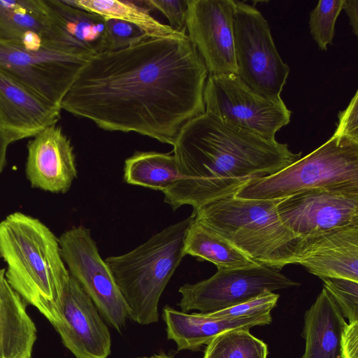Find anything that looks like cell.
Returning a JSON list of instances; mask_svg holds the SVG:
<instances>
[{"label":"cell","instance_id":"836d02e7","mask_svg":"<svg viewBox=\"0 0 358 358\" xmlns=\"http://www.w3.org/2000/svg\"><path fill=\"white\" fill-rule=\"evenodd\" d=\"M343 10L349 17L350 24L355 35L358 34V1L345 0Z\"/></svg>","mask_w":358,"mask_h":358},{"label":"cell","instance_id":"8fae6325","mask_svg":"<svg viewBox=\"0 0 358 358\" xmlns=\"http://www.w3.org/2000/svg\"><path fill=\"white\" fill-rule=\"evenodd\" d=\"M90 59L45 47L27 49L0 38V70L59 108Z\"/></svg>","mask_w":358,"mask_h":358},{"label":"cell","instance_id":"9c48e42d","mask_svg":"<svg viewBox=\"0 0 358 358\" xmlns=\"http://www.w3.org/2000/svg\"><path fill=\"white\" fill-rule=\"evenodd\" d=\"M58 239L70 275L105 320L120 332L129 318V309L110 268L99 255L90 230L83 226L73 227Z\"/></svg>","mask_w":358,"mask_h":358},{"label":"cell","instance_id":"e0dca14e","mask_svg":"<svg viewBox=\"0 0 358 358\" xmlns=\"http://www.w3.org/2000/svg\"><path fill=\"white\" fill-rule=\"evenodd\" d=\"M26 175L33 187L67 192L77 178L73 148L59 127L52 125L38 133L27 145Z\"/></svg>","mask_w":358,"mask_h":358},{"label":"cell","instance_id":"d6a6232c","mask_svg":"<svg viewBox=\"0 0 358 358\" xmlns=\"http://www.w3.org/2000/svg\"><path fill=\"white\" fill-rule=\"evenodd\" d=\"M341 345L343 358H358V322L346 324Z\"/></svg>","mask_w":358,"mask_h":358},{"label":"cell","instance_id":"5b68a950","mask_svg":"<svg viewBox=\"0 0 358 358\" xmlns=\"http://www.w3.org/2000/svg\"><path fill=\"white\" fill-rule=\"evenodd\" d=\"M194 215L151 236L131 251L105 262L126 301L129 318L147 325L159 320L162 294L181 262Z\"/></svg>","mask_w":358,"mask_h":358},{"label":"cell","instance_id":"30bf717a","mask_svg":"<svg viewBox=\"0 0 358 358\" xmlns=\"http://www.w3.org/2000/svg\"><path fill=\"white\" fill-rule=\"evenodd\" d=\"M280 271L262 264L217 268L206 280L181 286L178 290L181 294L179 306L184 313L194 310L212 313L248 301L265 291L274 292L300 285Z\"/></svg>","mask_w":358,"mask_h":358},{"label":"cell","instance_id":"7a4b0ae2","mask_svg":"<svg viewBox=\"0 0 358 358\" xmlns=\"http://www.w3.org/2000/svg\"><path fill=\"white\" fill-rule=\"evenodd\" d=\"M181 178L164 191L173 210L234 194L248 182L274 174L301 158L287 144L264 138L205 113L187 122L173 144Z\"/></svg>","mask_w":358,"mask_h":358},{"label":"cell","instance_id":"603a6c76","mask_svg":"<svg viewBox=\"0 0 358 358\" xmlns=\"http://www.w3.org/2000/svg\"><path fill=\"white\" fill-rule=\"evenodd\" d=\"M73 7L100 15L105 18H117L133 23L151 38L183 39L186 32L173 29L170 25L160 22L150 14L143 1L117 0H64ZM144 3V2H143Z\"/></svg>","mask_w":358,"mask_h":358},{"label":"cell","instance_id":"cb8c5ba5","mask_svg":"<svg viewBox=\"0 0 358 358\" xmlns=\"http://www.w3.org/2000/svg\"><path fill=\"white\" fill-rule=\"evenodd\" d=\"M184 253L210 262L217 268H238L259 264L194 217L186 234Z\"/></svg>","mask_w":358,"mask_h":358},{"label":"cell","instance_id":"f1b7e54d","mask_svg":"<svg viewBox=\"0 0 358 358\" xmlns=\"http://www.w3.org/2000/svg\"><path fill=\"white\" fill-rule=\"evenodd\" d=\"M106 51L124 49L150 38L137 25L117 18H105Z\"/></svg>","mask_w":358,"mask_h":358},{"label":"cell","instance_id":"44dd1931","mask_svg":"<svg viewBox=\"0 0 358 358\" xmlns=\"http://www.w3.org/2000/svg\"><path fill=\"white\" fill-rule=\"evenodd\" d=\"M26 302L10 286L0 268V358H31L36 327Z\"/></svg>","mask_w":358,"mask_h":358},{"label":"cell","instance_id":"277c9868","mask_svg":"<svg viewBox=\"0 0 358 358\" xmlns=\"http://www.w3.org/2000/svg\"><path fill=\"white\" fill-rule=\"evenodd\" d=\"M279 200L242 199L232 194L192 214L255 262L280 270L294 264L301 238L281 221L276 208Z\"/></svg>","mask_w":358,"mask_h":358},{"label":"cell","instance_id":"7402d4cb","mask_svg":"<svg viewBox=\"0 0 358 358\" xmlns=\"http://www.w3.org/2000/svg\"><path fill=\"white\" fill-rule=\"evenodd\" d=\"M48 17L43 0H0V38L27 49L43 47Z\"/></svg>","mask_w":358,"mask_h":358},{"label":"cell","instance_id":"83f0119b","mask_svg":"<svg viewBox=\"0 0 358 358\" xmlns=\"http://www.w3.org/2000/svg\"><path fill=\"white\" fill-rule=\"evenodd\" d=\"M324 285L348 323L358 322V282L338 278H322Z\"/></svg>","mask_w":358,"mask_h":358},{"label":"cell","instance_id":"8992f818","mask_svg":"<svg viewBox=\"0 0 358 358\" xmlns=\"http://www.w3.org/2000/svg\"><path fill=\"white\" fill-rule=\"evenodd\" d=\"M321 189L358 194V141L334 133L318 148L281 171L254 179L234 195L275 200Z\"/></svg>","mask_w":358,"mask_h":358},{"label":"cell","instance_id":"2e32d148","mask_svg":"<svg viewBox=\"0 0 358 358\" xmlns=\"http://www.w3.org/2000/svg\"><path fill=\"white\" fill-rule=\"evenodd\" d=\"M294 264L321 279L358 282V224L301 238Z\"/></svg>","mask_w":358,"mask_h":358},{"label":"cell","instance_id":"e575fe53","mask_svg":"<svg viewBox=\"0 0 358 358\" xmlns=\"http://www.w3.org/2000/svg\"><path fill=\"white\" fill-rule=\"evenodd\" d=\"M9 142L0 128V174L6 164V151Z\"/></svg>","mask_w":358,"mask_h":358},{"label":"cell","instance_id":"4fadbf2b","mask_svg":"<svg viewBox=\"0 0 358 358\" xmlns=\"http://www.w3.org/2000/svg\"><path fill=\"white\" fill-rule=\"evenodd\" d=\"M276 208L284 225L299 238L358 224L355 193L308 189L280 199Z\"/></svg>","mask_w":358,"mask_h":358},{"label":"cell","instance_id":"d4e9b609","mask_svg":"<svg viewBox=\"0 0 358 358\" xmlns=\"http://www.w3.org/2000/svg\"><path fill=\"white\" fill-rule=\"evenodd\" d=\"M180 178L176 159L169 152H136L124 162V180L130 185L163 192Z\"/></svg>","mask_w":358,"mask_h":358},{"label":"cell","instance_id":"3957f363","mask_svg":"<svg viewBox=\"0 0 358 358\" xmlns=\"http://www.w3.org/2000/svg\"><path fill=\"white\" fill-rule=\"evenodd\" d=\"M0 256L10 286L55 327L71 276L59 239L38 219L15 212L0 222Z\"/></svg>","mask_w":358,"mask_h":358},{"label":"cell","instance_id":"6da1fadb","mask_svg":"<svg viewBox=\"0 0 358 358\" xmlns=\"http://www.w3.org/2000/svg\"><path fill=\"white\" fill-rule=\"evenodd\" d=\"M208 76L189 37H150L92 57L61 108L103 130L133 131L173 145L182 127L205 113Z\"/></svg>","mask_w":358,"mask_h":358},{"label":"cell","instance_id":"d590c367","mask_svg":"<svg viewBox=\"0 0 358 358\" xmlns=\"http://www.w3.org/2000/svg\"><path fill=\"white\" fill-rule=\"evenodd\" d=\"M134 358H174L170 355H168L164 352L159 354H154L151 356H143V357H138Z\"/></svg>","mask_w":358,"mask_h":358},{"label":"cell","instance_id":"4dcf8cb0","mask_svg":"<svg viewBox=\"0 0 358 358\" xmlns=\"http://www.w3.org/2000/svg\"><path fill=\"white\" fill-rule=\"evenodd\" d=\"M143 2L149 8L161 12L173 29L186 32L187 0H145Z\"/></svg>","mask_w":358,"mask_h":358},{"label":"cell","instance_id":"8d00e7d4","mask_svg":"<svg viewBox=\"0 0 358 358\" xmlns=\"http://www.w3.org/2000/svg\"><path fill=\"white\" fill-rule=\"evenodd\" d=\"M0 258H1V256H0Z\"/></svg>","mask_w":358,"mask_h":358},{"label":"cell","instance_id":"5bb4252c","mask_svg":"<svg viewBox=\"0 0 358 358\" xmlns=\"http://www.w3.org/2000/svg\"><path fill=\"white\" fill-rule=\"evenodd\" d=\"M54 328L76 358H107L110 354L109 329L94 303L71 275L60 321Z\"/></svg>","mask_w":358,"mask_h":358},{"label":"cell","instance_id":"7c38bea8","mask_svg":"<svg viewBox=\"0 0 358 358\" xmlns=\"http://www.w3.org/2000/svg\"><path fill=\"white\" fill-rule=\"evenodd\" d=\"M234 0H187V36L209 75L237 74Z\"/></svg>","mask_w":358,"mask_h":358},{"label":"cell","instance_id":"ffe728a7","mask_svg":"<svg viewBox=\"0 0 358 358\" xmlns=\"http://www.w3.org/2000/svg\"><path fill=\"white\" fill-rule=\"evenodd\" d=\"M348 323L339 307L323 287L304 315L305 351L301 358H343L341 337Z\"/></svg>","mask_w":358,"mask_h":358},{"label":"cell","instance_id":"1f68e13d","mask_svg":"<svg viewBox=\"0 0 358 358\" xmlns=\"http://www.w3.org/2000/svg\"><path fill=\"white\" fill-rule=\"evenodd\" d=\"M335 134L358 141V92L356 91L348 107L338 114Z\"/></svg>","mask_w":358,"mask_h":358},{"label":"cell","instance_id":"9a60e30c","mask_svg":"<svg viewBox=\"0 0 358 358\" xmlns=\"http://www.w3.org/2000/svg\"><path fill=\"white\" fill-rule=\"evenodd\" d=\"M48 28L45 47L91 59L106 51L104 17L69 5L64 0H43Z\"/></svg>","mask_w":358,"mask_h":358},{"label":"cell","instance_id":"ba28073f","mask_svg":"<svg viewBox=\"0 0 358 358\" xmlns=\"http://www.w3.org/2000/svg\"><path fill=\"white\" fill-rule=\"evenodd\" d=\"M206 112L224 123L275 140L292 111L283 101H273L252 90L235 73L209 75L203 90Z\"/></svg>","mask_w":358,"mask_h":358},{"label":"cell","instance_id":"ac0fdd59","mask_svg":"<svg viewBox=\"0 0 358 358\" xmlns=\"http://www.w3.org/2000/svg\"><path fill=\"white\" fill-rule=\"evenodd\" d=\"M61 110L0 70V128L9 143L56 124Z\"/></svg>","mask_w":358,"mask_h":358},{"label":"cell","instance_id":"484cf974","mask_svg":"<svg viewBox=\"0 0 358 358\" xmlns=\"http://www.w3.org/2000/svg\"><path fill=\"white\" fill-rule=\"evenodd\" d=\"M203 358H267V345L247 329L224 331L207 345Z\"/></svg>","mask_w":358,"mask_h":358},{"label":"cell","instance_id":"d6986e66","mask_svg":"<svg viewBox=\"0 0 358 358\" xmlns=\"http://www.w3.org/2000/svg\"><path fill=\"white\" fill-rule=\"evenodd\" d=\"M162 318L167 338L177 350H196L217 335L232 329H247L271 324V313L238 317H218L209 313H187L169 306L163 308Z\"/></svg>","mask_w":358,"mask_h":358},{"label":"cell","instance_id":"f546056e","mask_svg":"<svg viewBox=\"0 0 358 358\" xmlns=\"http://www.w3.org/2000/svg\"><path fill=\"white\" fill-rule=\"evenodd\" d=\"M279 297L278 294L265 291L248 301L209 313L218 317H238L271 313Z\"/></svg>","mask_w":358,"mask_h":358},{"label":"cell","instance_id":"4316f807","mask_svg":"<svg viewBox=\"0 0 358 358\" xmlns=\"http://www.w3.org/2000/svg\"><path fill=\"white\" fill-rule=\"evenodd\" d=\"M345 0H321L310 12L309 27L310 34L322 50L332 44L335 24L343 10Z\"/></svg>","mask_w":358,"mask_h":358},{"label":"cell","instance_id":"52a82bcc","mask_svg":"<svg viewBox=\"0 0 358 358\" xmlns=\"http://www.w3.org/2000/svg\"><path fill=\"white\" fill-rule=\"evenodd\" d=\"M235 2L234 42L237 75L258 94L282 101L280 94L290 68L282 60L262 13L253 6Z\"/></svg>","mask_w":358,"mask_h":358}]
</instances>
